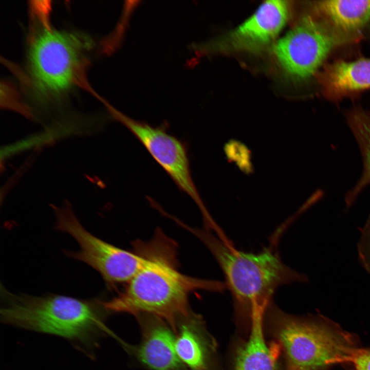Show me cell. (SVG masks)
Wrapping results in <instances>:
<instances>
[{"label": "cell", "mask_w": 370, "mask_h": 370, "mask_svg": "<svg viewBox=\"0 0 370 370\" xmlns=\"http://www.w3.org/2000/svg\"><path fill=\"white\" fill-rule=\"evenodd\" d=\"M179 325L175 342L179 359L189 370H208L210 346L199 317L193 314Z\"/></svg>", "instance_id": "obj_13"}, {"label": "cell", "mask_w": 370, "mask_h": 370, "mask_svg": "<svg viewBox=\"0 0 370 370\" xmlns=\"http://www.w3.org/2000/svg\"><path fill=\"white\" fill-rule=\"evenodd\" d=\"M56 228L70 235L80 246L78 251L67 254L97 270L109 287L127 284L143 266L145 259L136 250L130 251L107 243L87 231L66 202L62 207L52 206Z\"/></svg>", "instance_id": "obj_6"}, {"label": "cell", "mask_w": 370, "mask_h": 370, "mask_svg": "<svg viewBox=\"0 0 370 370\" xmlns=\"http://www.w3.org/2000/svg\"><path fill=\"white\" fill-rule=\"evenodd\" d=\"M183 227L200 239L213 255L239 311L250 316L253 309L268 306L280 286L307 281L305 276L284 264L271 248L257 253L245 252L228 245L208 230L186 225Z\"/></svg>", "instance_id": "obj_4"}, {"label": "cell", "mask_w": 370, "mask_h": 370, "mask_svg": "<svg viewBox=\"0 0 370 370\" xmlns=\"http://www.w3.org/2000/svg\"><path fill=\"white\" fill-rule=\"evenodd\" d=\"M316 11L331 27L345 33H354L370 22V0L321 1Z\"/></svg>", "instance_id": "obj_14"}, {"label": "cell", "mask_w": 370, "mask_h": 370, "mask_svg": "<svg viewBox=\"0 0 370 370\" xmlns=\"http://www.w3.org/2000/svg\"><path fill=\"white\" fill-rule=\"evenodd\" d=\"M289 14L287 1H266L251 17L230 33L210 41L193 43L190 49L201 54L226 50H258L277 36L285 26Z\"/></svg>", "instance_id": "obj_9"}, {"label": "cell", "mask_w": 370, "mask_h": 370, "mask_svg": "<svg viewBox=\"0 0 370 370\" xmlns=\"http://www.w3.org/2000/svg\"><path fill=\"white\" fill-rule=\"evenodd\" d=\"M133 244L145 262L122 291L110 300L102 301L108 312L153 316L177 333L180 321L193 314L189 304L191 293L198 290L221 292L226 287L219 281L180 272L177 244L160 229L149 241L139 240Z\"/></svg>", "instance_id": "obj_1"}, {"label": "cell", "mask_w": 370, "mask_h": 370, "mask_svg": "<svg viewBox=\"0 0 370 370\" xmlns=\"http://www.w3.org/2000/svg\"><path fill=\"white\" fill-rule=\"evenodd\" d=\"M354 38L307 15L276 43L273 51L288 74L305 80L316 72L333 49Z\"/></svg>", "instance_id": "obj_7"}, {"label": "cell", "mask_w": 370, "mask_h": 370, "mask_svg": "<svg viewBox=\"0 0 370 370\" xmlns=\"http://www.w3.org/2000/svg\"><path fill=\"white\" fill-rule=\"evenodd\" d=\"M345 116L360 150L363 164L361 176L345 196L346 206L350 207L364 188L370 185V111L356 107L346 112Z\"/></svg>", "instance_id": "obj_15"}, {"label": "cell", "mask_w": 370, "mask_h": 370, "mask_svg": "<svg viewBox=\"0 0 370 370\" xmlns=\"http://www.w3.org/2000/svg\"><path fill=\"white\" fill-rule=\"evenodd\" d=\"M32 16L26 71L21 79L35 104L45 109L76 86L91 91L84 57L90 41L78 33L52 28L48 10L32 11Z\"/></svg>", "instance_id": "obj_2"}, {"label": "cell", "mask_w": 370, "mask_h": 370, "mask_svg": "<svg viewBox=\"0 0 370 370\" xmlns=\"http://www.w3.org/2000/svg\"><path fill=\"white\" fill-rule=\"evenodd\" d=\"M103 103L112 118L122 124L140 141L177 186L194 200L203 219H209L210 216L200 198L191 175L184 144L161 127H154L133 119L106 100Z\"/></svg>", "instance_id": "obj_8"}, {"label": "cell", "mask_w": 370, "mask_h": 370, "mask_svg": "<svg viewBox=\"0 0 370 370\" xmlns=\"http://www.w3.org/2000/svg\"><path fill=\"white\" fill-rule=\"evenodd\" d=\"M147 316V315H146ZM143 320V337L136 355L151 370H181L183 364L175 347V338L162 320L147 316Z\"/></svg>", "instance_id": "obj_10"}, {"label": "cell", "mask_w": 370, "mask_h": 370, "mask_svg": "<svg viewBox=\"0 0 370 370\" xmlns=\"http://www.w3.org/2000/svg\"><path fill=\"white\" fill-rule=\"evenodd\" d=\"M269 308L286 370H326L337 364H346L358 347L357 337L328 319H300L272 307L271 303Z\"/></svg>", "instance_id": "obj_5"}, {"label": "cell", "mask_w": 370, "mask_h": 370, "mask_svg": "<svg viewBox=\"0 0 370 370\" xmlns=\"http://www.w3.org/2000/svg\"><path fill=\"white\" fill-rule=\"evenodd\" d=\"M354 370H370V348H355L346 360Z\"/></svg>", "instance_id": "obj_17"}, {"label": "cell", "mask_w": 370, "mask_h": 370, "mask_svg": "<svg viewBox=\"0 0 370 370\" xmlns=\"http://www.w3.org/2000/svg\"><path fill=\"white\" fill-rule=\"evenodd\" d=\"M268 307H257L251 311L250 335L237 350L235 370H276L281 347L277 341L268 344L263 332Z\"/></svg>", "instance_id": "obj_12"}, {"label": "cell", "mask_w": 370, "mask_h": 370, "mask_svg": "<svg viewBox=\"0 0 370 370\" xmlns=\"http://www.w3.org/2000/svg\"><path fill=\"white\" fill-rule=\"evenodd\" d=\"M4 323L64 338L79 348L94 349L104 330L102 301L66 295L14 294L4 290Z\"/></svg>", "instance_id": "obj_3"}, {"label": "cell", "mask_w": 370, "mask_h": 370, "mask_svg": "<svg viewBox=\"0 0 370 370\" xmlns=\"http://www.w3.org/2000/svg\"><path fill=\"white\" fill-rule=\"evenodd\" d=\"M358 250L362 265L370 274V214L362 230Z\"/></svg>", "instance_id": "obj_16"}, {"label": "cell", "mask_w": 370, "mask_h": 370, "mask_svg": "<svg viewBox=\"0 0 370 370\" xmlns=\"http://www.w3.org/2000/svg\"><path fill=\"white\" fill-rule=\"evenodd\" d=\"M318 77L325 97L339 100L370 88V58L333 62Z\"/></svg>", "instance_id": "obj_11"}]
</instances>
